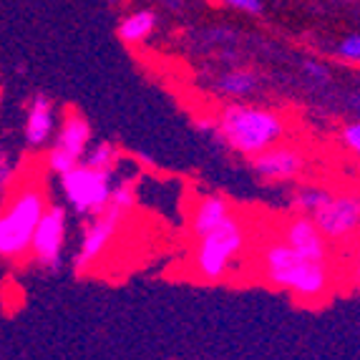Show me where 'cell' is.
Segmentation results:
<instances>
[{"instance_id":"18","label":"cell","mask_w":360,"mask_h":360,"mask_svg":"<svg viewBox=\"0 0 360 360\" xmlns=\"http://www.w3.org/2000/svg\"><path fill=\"white\" fill-rule=\"evenodd\" d=\"M15 184H18V164L11 154L0 151V202L11 194Z\"/></svg>"},{"instance_id":"11","label":"cell","mask_w":360,"mask_h":360,"mask_svg":"<svg viewBox=\"0 0 360 360\" xmlns=\"http://www.w3.org/2000/svg\"><path fill=\"white\" fill-rule=\"evenodd\" d=\"M277 237L307 259H315V262L330 259V242L325 240L318 224L312 222V217L307 214L290 212L283 222L277 224Z\"/></svg>"},{"instance_id":"7","label":"cell","mask_w":360,"mask_h":360,"mask_svg":"<svg viewBox=\"0 0 360 360\" xmlns=\"http://www.w3.org/2000/svg\"><path fill=\"white\" fill-rule=\"evenodd\" d=\"M91 146V124L81 111L68 108L63 119H60V129H56L53 139L49 144V154H46V169L53 172L56 176L66 174L68 169L78 167L84 162L86 151Z\"/></svg>"},{"instance_id":"19","label":"cell","mask_w":360,"mask_h":360,"mask_svg":"<svg viewBox=\"0 0 360 360\" xmlns=\"http://www.w3.org/2000/svg\"><path fill=\"white\" fill-rule=\"evenodd\" d=\"M335 56L350 66H360V33H353V36H345L340 43L335 46Z\"/></svg>"},{"instance_id":"21","label":"cell","mask_w":360,"mask_h":360,"mask_svg":"<svg viewBox=\"0 0 360 360\" xmlns=\"http://www.w3.org/2000/svg\"><path fill=\"white\" fill-rule=\"evenodd\" d=\"M302 73H305L307 81H312L315 86H325L330 84V71H328V66L325 63H320V60H302Z\"/></svg>"},{"instance_id":"20","label":"cell","mask_w":360,"mask_h":360,"mask_svg":"<svg viewBox=\"0 0 360 360\" xmlns=\"http://www.w3.org/2000/svg\"><path fill=\"white\" fill-rule=\"evenodd\" d=\"M338 141H340V146L345 151L360 156V121L345 124V127L340 129V134H338Z\"/></svg>"},{"instance_id":"13","label":"cell","mask_w":360,"mask_h":360,"mask_svg":"<svg viewBox=\"0 0 360 360\" xmlns=\"http://www.w3.org/2000/svg\"><path fill=\"white\" fill-rule=\"evenodd\" d=\"M234 212L237 210L224 194H202L197 199V205L192 207V214H189V237L197 240L202 234L212 232L224 219H229Z\"/></svg>"},{"instance_id":"16","label":"cell","mask_w":360,"mask_h":360,"mask_svg":"<svg viewBox=\"0 0 360 360\" xmlns=\"http://www.w3.org/2000/svg\"><path fill=\"white\" fill-rule=\"evenodd\" d=\"M333 194L335 192L323 184H300L292 192V197H290V212L312 217L325 202H328V199L333 197Z\"/></svg>"},{"instance_id":"6","label":"cell","mask_w":360,"mask_h":360,"mask_svg":"<svg viewBox=\"0 0 360 360\" xmlns=\"http://www.w3.org/2000/svg\"><path fill=\"white\" fill-rule=\"evenodd\" d=\"M60 192L66 207L78 217H94L106 207L116 186L114 169H96L91 164H78L60 174Z\"/></svg>"},{"instance_id":"10","label":"cell","mask_w":360,"mask_h":360,"mask_svg":"<svg viewBox=\"0 0 360 360\" xmlns=\"http://www.w3.org/2000/svg\"><path fill=\"white\" fill-rule=\"evenodd\" d=\"M250 169L270 184L297 181L310 169V156L295 144H275L250 159Z\"/></svg>"},{"instance_id":"17","label":"cell","mask_w":360,"mask_h":360,"mask_svg":"<svg viewBox=\"0 0 360 360\" xmlns=\"http://www.w3.org/2000/svg\"><path fill=\"white\" fill-rule=\"evenodd\" d=\"M121 149L114 144V141H101V144H91L89 151L84 156V164H91L96 169H119L121 162Z\"/></svg>"},{"instance_id":"4","label":"cell","mask_w":360,"mask_h":360,"mask_svg":"<svg viewBox=\"0 0 360 360\" xmlns=\"http://www.w3.org/2000/svg\"><path fill=\"white\" fill-rule=\"evenodd\" d=\"M49 207L41 179H20L0 202V259L20 262L28 257L30 242Z\"/></svg>"},{"instance_id":"5","label":"cell","mask_w":360,"mask_h":360,"mask_svg":"<svg viewBox=\"0 0 360 360\" xmlns=\"http://www.w3.org/2000/svg\"><path fill=\"white\" fill-rule=\"evenodd\" d=\"M136 179L129 176V179L116 181L106 207L98 214L89 217V224L81 232V242H78V250L73 255V272L76 275H86L101 262L103 255L111 250V245L119 237L121 227L129 222L131 212L136 210Z\"/></svg>"},{"instance_id":"3","label":"cell","mask_w":360,"mask_h":360,"mask_svg":"<svg viewBox=\"0 0 360 360\" xmlns=\"http://www.w3.org/2000/svg\"><path fill=\"white\" fill-rule=\"evenodd\" d=\"M252 242L250 227L237 212L229 219H224L219 227L192 240L189 250V270L199 283L219 285L232 277V272L240 267L242 255Z\"/></svg>"},{"instance_id":"9","label":"cell","mask_w":360,"mask_h":360,"mask_svg":"<svg viewBox=\"0 0 360 360\" xmlns=\"http://www.w3.org/2000/svg\"><path fill=\"white\" fill-rule=\"evenodd\" d=\"M312 222L318 224L323 237L330 245H342L353 242L360 234V194L342 192L333 194L315 214Z\"/></svg>"},{"instance_id":"22","label":"cell","mask_w":360,"mask_h":360,"mask_svg":"<svg viewBox=\"0 0 360 360\" xmlns=\"http://www.w3.org/2000/svg\"><path fill=\"white\" fill-rule=\"evenodd\" d=\"M217 3H222L224 8H232V11L250 13V15L262 13V0H217Z\"/></svg>"},{"instance_id":"1","label":"cell","mask_w":360,"mask_h":360,"mask_svg":"<svg viewBox=\"0 0 360 360\" xmlns=\"http://www.w3.org/2000/svg\"><path fill=\"white\" fill-rule=\"evenodd\" d=\"M259 275L270 288L290 292L300 305H318L335 288V267L330 259L315 262L302 257L277 234L259 247Z\"/></svg>"},{"instance_id":"14","label":"cell","mask_w":360,"mask_h":360,"mask_svg":"<svg viewBox=\"0 0 360 360\" xmlns=\"http://www.w3.org/2000/svg\"><path fill=\"white\" fill-rule=\"evenodd\" d=\"M156 13L149 11V8H141V11H131L127 13L124 18L116 25V36L121 38V43L127 46H141L151 38V33L156 30Z\"/></svg>"},{"instance_id":"8","label":"cell","mask_w":360,"mask_h":360,"mask_svg":"<svg viewBox=\"0 0 360 360\" xmlns=\"http://www.w3.org/2000/svg\"><path fill=\"white\" fill-rule=\"evenodd\" d=\"M66 237H68V210L66 205H53L49 202L43 212L41 222L30 242L28 257L41 267V270L56 272L63 264V252H66Z\"/></svg>"},{"instance_id":"15","label":"cell","mask_w":360,"mask_h":360,"mask_svg":"<svg viewBox=\"0 0 360 360\" xmlns=\"http://www.w3.org/2000/svg\"><path fill=\"white\" fill-rule=\"evenodd\" d=\"M259 86V76L255 71H247V68H232V71H224L222 76L214 81V89L219 94H224L232 101H240V98L252 96Z\"/></svg>"},{"instance_id":"2","label":"cell","mask_w":360,"mask_h":360,"mask_svg":"<svg viewBox=\"0 0 360 360\" xmlns=\"http://www.w3.org/2000/svg\"><path fill=\"white\" fill-rule=\"evenodd\" d=\"M288 134V116L267 106L232 101L214 114V139H219L229 151L247 159L262 154L275 144H283Z\"/></svg>"},{"instance_id":"23","label":"cell","mask_w":360,"mask_h":360,"mask_svg":"<svg viewBox=\"0 0 360 360\" xmlns=\"http://www.w3.org/2000/svg\"><path fill=\"white\" fill-rule=\"evenodd\" d=\"M348 272H350V283L360 290V234L353 240V252H350Z\"/></svg>"},{"instance_id":"24","label":"cell","mask_w":360,"mask_h":360,"mask_svg":"<svg viewBox=\"0 0 360 360\" xmlns=\"http://www.w3.org/2000/svg\"><path fill=\"white\" fill-rule=\"evenodd\" d=\"M108 6H119V3H124V0H106Z\"/></svg>"},{"instance_id":"12","label":"cell","mask_w":360,"mask_h":360,"mask_svg":"<svg viewBox=\"0 0 360 360\" xmlns=\"http://www.w3.org/2000/svg\"><path fill=\"white\" fill-rule=\"evenodd\" d=\"M58 129V116H56V103L46 94H36L30 98L28 111H25V146L28 149H46Z\"/></svg>"}]
</instances>
